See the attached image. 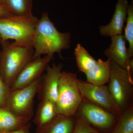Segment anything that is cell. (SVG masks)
<instances>
[{
    "label": "cell",
    "instance_id": "7402d4cb",
    "mask_svg": "<svg viewBox=\"0 0 133 133\" xmlns=\"http://www.w3.org/2000/svg\"><path fill=\"white\" fill-rule=\"evenodd\" d=\"M10 90L0 74V107L5 108L6 101Z\"/></svg>",
    "mask_w": 133,
    "mask_h": 133
},
{
    "label": "cell",
    "instance_id": "5b68a950",
    "mask_svg": "<svg viewBox=\"0 0 133 133\" xmlns=\"http://www.w3.org/2000/svg\"><path fill=\"white\" fill-rule=\"evenodd\" d=\"M132 73L112 61L111 74L108 87L121 112L133 105Z\"/></svg>",
    "mask_w": 133,
    "mask_h": 133
},
{
    "label": "cell",
    "instance_id": "30bf717a",
    "mask_svg": "<svg viewBox=\"0 0 133 133\" xmlns=\"http://www.w3.org/2000/svg\"><path fill=\"white\" fill-rule=\"evenodd\" d=\"M63 65L53 64L51 66L48 65L46 72L42 76V84L38 91L40 100L48 99L56 102L58 93L60 74Z\"/></svg>",
    "mask_w": 133,
    "mask_h": 133
},
{
    "label": "cell",
    "instance_id": "484cf974",
    "mask_svg": "<svg viewBox=\"0 0 133 133\" xmlns=\"http://www.w3.org/2000/svg\"><path fill=\"white\" fill-rule=\"evenodd\" d=\"M129 133V132H125V133Z\"/></svg>",
    "mask_w": 133,
    "mask_h": 133
},
{
    "label": "cell",
    "instance_id": "ffe728a7",
    "mask_svg": "<svg viewBox=\"0 0 133 133\" xmlns=\"http://www.w3.org/2000/svg\"><path fill=\"white\" fill-rule=\"evenodd\" d=\"M127 24L124 30V37L129 44L128 48V56L130 58L133 56V2L129 5L127 10Z\"/></svg>",
    "mask_w": 133,
    "mask_h": 133
},
{
    "label": "cell",
    "instance_id": "9a60e30c",
    "mask_svg": "<svg viewBox=\"0 0 133 133\" xmlns=\"http://www.w3.org/2000/svg\"><path fill=\"white\" fill-rule=\"evenodd\" d=\"M112 61L108 59L104 61L98 59L95 66L85 73L87 81L98 85H105L108 83L110 74Z\"/></svg>",
    "mask_w": 133,
    "mask_h": 133
},
{
    "label": "cell",
    "instance_id": "3957f363",
    "mask_svg": "<svg viewBox=\"0 0 133 133\" xmlns=\"http://www.w3.org/2000/svg\"><path fill=\"white\" fill-rule=\"evenodd\" d=\"M38 19L33 15H11L0 18V37L2 42L9 39L19 45L33 47Z\"/></svg>",
    "mask_w": 133,
    "mask_h": 133
},
{
    "label": "cell",
    "instance_id": "8fae6325",
    "mask_svg": "<svg viewBox=\"0 0 133 133\" xmlns=\"http://www.w3.org/2000/svg\"><path fill=\"white\" fill-rule=\"evenodd\" d=\"M125 37L122 35L111 37V44L104 53L112 62L132 72L133 58L131 59L129 57Z\"/></svg>",
    "mask_w": 133,
    "mask_h": 133
},
{
    "label": "cell",
    "instance_id": "277c9868",
    "mask_svg": "<svg viewBox=\"0 0 133 133\" xmlns=\"http://www.w3.org/2000/svg\"><path fill=\"white\" fill-rule=\"evenodd\" d=\"M78 79L74 73L61 72L56 102L58 114L69 117L76 115L83 101Z\"/></svg>",
    "mask_w": 133,
    "mask_h": 133
},
{
    "label": "cell",
    "instance_id": "52a82bcc",
    "mask_svg": "<svg viewBox=\"0 0 133 133\" xmlns=\"http://www.w3.org/2000/svg\"><path fill=\"white\" fill-rule=\"evenodd\" d=\"M76 114L83 116L100 132L101 131L110 133L115 127L119 116L104 108L84 100Z\"/></svg>",
    "mask_w": 133,
    "mask_h": 133
},
{
    "label": "cell",
    "instance_id": "7c38bea8",
    "mask_svg": "<svg viewBox=\"0 0 133 133\" xmlns=\"http://www.w3.org/2000/svg\"><path fill=\"white\" fill-rule=\"evenodd\" d=\"M129 5L127 0H118L111 22L107 25L99 27L101 35L111 37L122 35L124 24L127 20Z\"/></svg>",
    "mask_w": 133,
    "mask_h": 133
},
{
    "label": "cell",
    "instance_id": "d4e9b609",
    "mask_svg": "<svg viewBox=\"0 0 133 133\" xmlns=\"http://www.w3.org/2000/svg\"><path fill=\"white\" fill-rule=\"evenodd\" d=\"M2 42V41L1 38V37H0V44H1Z\"/></svg>",
    "mask_w": 133,
    "mask_h": 133
},
{
    "label": "cell",
    "instance_id": "ac0fdd59",
    "mask_svg": "<svg viewBox=\"0 0 133 133\" xmlns=\"http://www.w3.org/2000/svg\"><path fill=\"white\" fill-rule=\"evenodd\" d=\"M74 55L78 69L85 74L97 64V60L80 44H78L75 48Z\"/></svg>",
    "mask_w": 133,
    "mask_h": 133
},
{
    "label": "cell",
    "instance_id": "44dd1931",
    "mask_svg": "<svg viewBox=\"0 0 133 133\" xmlns=\"http://www.w3.org/2000/svg\"><path fill=\"white\" fill-rule=\"evenodd\" d=\"M75 127L72 133H101L91 125L84 117L76 114Z\"/></svg>",
    "mask_w": 133,
    "mask_h": 133
},
{
    "label": "cell",
    "instance_id": "e0dca14e",
    "mask_svg": "<svg viewBox=\"0 0 133 133\" xmlns=\"http://www.w3.org/2000/svg\"><path fill=\"white\" fill-rule=\"evenodd\" d=\"M33 0H0V3L12 15L30 16L33 15Z\"/></svg>",
    "mask_w": 133,
    "mask_h": 133
},
{
    "label": "cell",
    "instance_id": "6da1fadb",
    "mask_svg": "<svg viewBox=\"0 0 133 133\" xmlns=\"http://www.w3.org/2000/svg\"><path fill=\"white\" fill-rule=\"evenodd\" d=\"M71 38L70 32L58 31L48 13L44 12L38 20L36 27L33 58L43 55L60 54L63 50L70 48Z\"/></svg>",
    "mask_w": 133,
    "mask_h": 133
},
{
    "label": "cell",
    "instance_id": "cb8c5ba5",
    "mask_svg": "<svg viewBox=\"0 0 133 133\" xmlns=\"http://www.w3.org/2000/svg\"><path fill=\"white\" fill-rule=\"evenodd\" d=\"M11 15H12L10 14L0 3V18L6 17Z\"/></svg>",
    "mask_w": 133,
    "mask_h": 133
},
{
    "label": "cell",
    "instance_id": "ba28073f",
    "mask_svg": "<svg viewBox=\"0 0 133 133\" xmlns=\"http://www.w3.org/2000/svg\"><path fill=\"white\" fill-rule=\"evenodd\" d=\"M78 85L83 100L104 108L116 115L121 114L107 86L95 85L79 79Z\"/></svg>",
    "mask_w": 133,
    "mask_h": 133
},
{
    "label": "cell",
    "instance_id": "7a4b0ae2",
    "mask_svg": "<svg viewBox=\"0 0 133 133\" xmlns=\"http://www.w3.org/2000/svg\"><path fill=\"white\" fill-rule=\"evenodd\" d=\"M0 52V74L10 88L23 68L33 58V47L17 44L8 41L2 43Z\"/></svg>",
    "mask_w": 133,
    "mask_h": 133
},
{
    "label": "cell",
    "instance_id": "8992f818",
    "mask_svg": "<svg viewBox=\"0 0 133 133\" xmlns=\"http://www.w3.org/2000/svg\"><path fill=\"white\" fill-rule=\"evenodd\" d=\"M42 79V76L23 88L10 89L5 108L16 114L31 119L33 115L34 98L40 90Z\"/></svg>",
    "mask_w": 133,
    "mask_h": 133
},
{
    "label": "cell",
    "instance_id": "603a6c76",
    "mask_svg": "<svg viewBox=\"0 0 133 133\" xmlns=\"http://www.w3.org/2000/svg\"><path fill=\"white\" fill-rule=\"evenodd\" d=\"M31 123L30 122L21 128L6 133H30V129L31 128Z\"/></svg>",
    "mask_w": 133,
    "mask_h": 133
},
{
    "label": "cell",
    "instance_id": "5bb4252c",
    "mask_svg": "<svg viewBox=\"0 0 133 133\" xmlns=\"http://www.w3.org/2000/svg\"><path fill=\"white\" fill-rule=\"evenodd\" d=\"M74 127V116L58 114L48 124L37 128L35 133H72Z\"/></svg>",
    "mask_w": 133,
    "mask_h": 133
},
{
    "label": "cell",
    "instance_id": "d6986e66",
    "mask_svg": "<svg viewBox=\"0 0 133 133\" xmlns=\"http://www.w3.org/2000/svg\"><path fill=\"white\" fill-rule=\"evenodd\" d=\"M133 133V105L119 115L117 123L110 133Z\"/></svg>",
    "mask_w": 133,
    "mask_h": 133
},
{
    "label": "cell",
    "instance_id": "9c48e42d",
    "mask_svg": "<svg viewBox=\"0 0 133 133\" xmlns=\"http://www.w3.org/2000/svg\"><path fill=\"white\" fill-rule=\"evenodd\" d=\"M54 57V55H45L32 58L23 68L10 88L15 90L23 88L33 83L42 76L49 63Z\"/></svg>",
    "mask_w": 133,
    "mask_h": 133
},
{
    "label": "cell",
    "instance_id": "2e32d148",
    "mask_svg": "<svg viewBox=\"0 0 133 133\" xmlns=\"http://www.w3.org/2000/svg\"><path fill=\"white\" fill-rule=\"evenodd\" d=\"M58 115L56 102L49 100H41L33 121L37 128L40 127L52 121Z\"/></svg>",
    "mask_w": 133,
    "mask_h": 133
},
{
    "label": "cell",
    "instance_id": "4fadbf2b",
    "mask_svg": "<svg viewBox=\"0 0 133 133\" xmlns=\"http://www.w3.org/2000/svg\"><path fill=\"white\" fill-rule=\"evenodd\" d=\"M31 119L0 107V133L8 132L21 128L29 123Z\"/></svg>",
    "mask_w": 133,
    "mask_h": 133
}]
</instances>
